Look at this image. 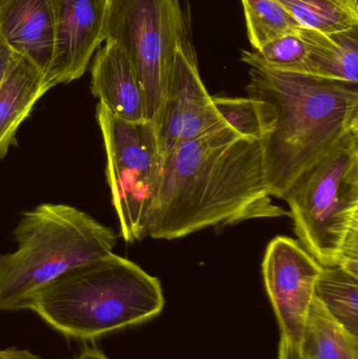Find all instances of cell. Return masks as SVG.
Instances as JSON below:
<instances>
[{
	"label": "cell",
	"instance_id": "6da1fadb",
	"mask_svg": "<svg viewBox=\"0 0 358 359\" xmlns=\"http://www.w3.org/2000/svg\"><path fill=\"white\" fill-rule=\"evenodd\" d=\"M271 196L260 141L225 126L164 158L147 236L174 240L208 227L290 217Z\"/></svg>",
	"mask_w": 358,
	"mask_h": 359
},
{
	"label": "cell",
	"instance_id": "7a4b0ae2",
	"mask_svg": "<svg viewBox=\"0 0 358 359\" xmlns=\"http://www.w3.org/2000/svg\"><path fill=\"white\" fill-rule=\"evenodd\" d=\"M246 86L261 124V147L271 196L319 163L358 130L357 84L307 74L250 67Z\"/></svg>",
	"mask_w": 358,
	"mask_h": 359
},
{
	"label": "cell",
	"instance_id": "3957f363",
	"mask_svg": "<svg viewBox=\"0 0 358 359\" xmlns=\"http://www.w3.org/2000/svg\"><path fill=\"white\" fill-rule=\"evenodd\" d=\"M164 304L159 278L111 252L40 289L27 310L67 339L95 341L153 320Z\"/></svg>",
	"mask_w": 358,
	"mask_h": 359
},
{
	"label": "cell",
	"instance_id": "277c9868",
	"mask_svg": "<svg viewBox=\"0 0 358 359\" xmlns=\"http://www.w3.org/2000/svg\"><path fill=\"white\" fill-rule=\"evenodd\" d=\"M16 250L0 253V311L27 310L40 289L92 259L113 252L117 236L88 213L41 204L21 215Z\"/></svg>",
	"mask_w": 358,
	"mask_h": 359
},
{
	"label": "cell",
	"instance_id": "5b68a950",
	"mask_svg": "<svg viewBox=\"0 0 358 359\" xmlns=\"http://www.w3.org/2000/svg\"><path fill=\"white\" fill-rule=\"evenodd\" d=\"M282 198L301 245L323 267L358 273V130L301 175Z\"/></svg>",
	"mask_w": 358,
	"mask_h": 359
},
{
	"label": "cell",
	"instance_id": "8992f818",
	"mask_svg": "<svg viewBox=\"0 0 358 359\" xmlns=\"http://www.w3.org/2000/svg\"><path fill=\"white\" fill-rule=\"evenodd\" d=\"M186 38L179 0H109L103 39L130 58L142 88L145 120L157 132L177 50Z\"/></svg>",
	"mask_w": 358,
	"mask_h": 359
},
{
	"label": "cell",
	"instance_id": "52a82bcc",
	"mask_svg": "<svg viewBox=\"0 0 358 359\" xmlns=\"http://www.w3.org/2000/svg\"><path fill=\"white\" fill-rule=\"evenodd\" d=\"M97 122L106 154L107 184L120 231L126 243L147 236L149 215L161 179L163 158L157 130L149 121H124L111 115L101 103Z\"/></svg>",
	"mask_w": 358,
	"mask_h": 359
},
{
	"label": "cell",
	"instance_id": "ba28073f",
	"mask_svg": "<svg viewBox=\"0 0 358 359\" xmlns=\"http://www.w3.org/2000/svg\"><path fill=\"white\" fill-rule=\"evenodd\" d=\"M322 270L323 266L288 236L273 238L265 252L263 278L281 335L298 347Z\"/></svg>",
	"mask_w": 358,
	"mask_h": 359
},
{
	"label": "cell",
	"instance_id": "9c48e42d",
	"mask_svg": "<svg viewBox=\"0 0 358 359\" xmlns=\"http://www.w3.org/2000/svg\"><path fill=\"white\" fill-rule=\"evenodd\" d=\"M228 126L214 107L188 38L178 46L157 136L165 158L178 145Z\"/></svg>",
	"mask_w": 358,
	"mask_h": 359
},
{
	"label": "cell",
	"instance_id": "30bf717a",
	"mask_svg": "<svg viewBox=\"0 0 358 359\" xmlns=\"http://www.w3.org/2000/svg\"><path fill=\"white\" fill-rule=\"evenodd\" d=\"M109 0H53L55 40L46 88L79 79L103 39Z\"/></svg>",
	"mask_w": 358,
	"mask_h": 359
},
{
	"label": "cell",
	"instance_id": "8fae6325",
	"mask_svg": "<svg viewBox=\"0 0 358 359\" xmlns=\"http://www.w3.org/2000/svg\"><path fill=\"white\" fill-rule=\"evenodd\" d=\"M0 34L46 76L54 52L53 0H0Z\"/></svg>",
	"mask_w": 358,
	"mask_h": 359
},
{
	"label": "cell",
	"instance_id": "7c38bea8",
	"mask_svg": "<svg viewBox=\"0 0 358 359\" xmlns=\"http://www.w3.org/2000/svg\"><path fill=\"white\" fill-rule=\"evenodd\" d=\"M90 90L115 117L134 123L146 121L140 82L128 55L115 42L106 40L97 53Z\"/></svg>",
	"mask_w": 358,
	"mask_h": 359
},
{
	"label": "cell",
	"instance_id": "4fadbf2b",
	"mask_svg": "<svg viewBox=\"0 0 358 359\" xmlns=\"http://www.w3.org/2000/svg\"><path fill=\"white\" fill-rule=\"evenodd\" d=\"M46 92L43 74L19 57L0 86V159L16 144L17 130Z\"/></svg>",
	"mask_w": 358,
	"mask_h": 359
},
{
	"label": "cell",
	"instance_id": "5bb4252c",
	"mask_svg": "<svg viewBox=\"0 0 358 359\" xmlns=\"http://www.w3.org/2000/svg\"><path fill=\"white\" fill-rule=\"evenodd\" d=\"M298 33L307 50V75L358 83V27L331 34L301 27Z\"/></svg>",
	"mask_w": 358,
	"mask_h": 359
},
{
	"label": "cell",
	"instance_id": "9a60e30c",
	"mask_svg": "<svg viewBox=\"0 0 358 359\" xmlns=\"http://www.w3.org/2000/svg\"><path fill=\"white\" fill-rule=\"evenodd\" d=\"M300 349L310 359H358V337L338 324L315 297Z\"/></svg>",
	"mask_w": 358,
	"mask_h": 359
},
{
	"label": "cell",
	"instance_id": "2e32d148",
	"mask_svg": "<svg viewBox=\"0 0 358 359\" xmlns=\"http://www.w3.org/2000/svg\"><path fill=\"white\" fill-rule=\"evenodd\" d=\"M315 297L338 324L358 337V276L342 266L323 267Z\"/></svg>",
	"mask_w": 358,
	"mask_h": 359
},
{
	"label": "cell",
	"instance_id": "e0dca14e",
	"mask_svg": "<svg viewBox=\"0 0 358 359\" xmlns=\"http://www.w3.org/2000/svg\"><path fill=\"white\" fill-rule=\"evenodd\" d=\"M305 29L322 33L358 27V0H277Z\"/></svg>",
	"mask_w": 358,
	"mask_h": 359
},
{
	"label": "cell",
	"instance_id": "ac0fdd59",
	"mask_svg": "<svg viewBox=\"0 0 358 359\" xmlns=\"http://www.w3.org/2000/svg\"><path fill=\"white\" fill-rule=\"evenodd\" d=\"M242 4L254 50L302 27L277 0H242Z\"/></svg>",
	"mask_w": 358,
	"mask_h": 359
},
{
	"label": "cell",
	"instance_id": "d6986e66",
	"mask_svg": "<svg viewBox=\"0 0 358 359\" xmlns=\"http://www.w3.org/2000/svg\"><path fill=\"white\" fill-rule=\"evenodd\" d=\"M298 31L277 38L260 50H243L242 60L249 67L306 74L307 50Z\"/></svg>",
	"mask_w": 358,
	"mask_h": 359
},
{
	"label": "cell",
	"instance_id": "ffe728a7",
	"mask_svg": "<svg viewBox=\"0 0 358 359\" xmlns=\"http://www.w3.org/2000/svg\"><path fill=\"white\" fill-rule=\"evenodd\" d=\"M214 107L223 119L242 136L261 140V124L254 100L233 97H212Z\"/></svg>",
	"mask_w": 358,
	"mask_h": 359
},
{
	"label": "cell",
	"instance_id": "44dd1931",
	"mask_svg": "<svg viewBox=\"0 0 358 359\" xmlns=\"http://www.w3.org/2000/svg\"><path fill=\"white\" fill-rule=\"evenodd\" d=\"M19 57L20 56L6 44L0 34V86L4 83L11 69L16 65Z\"/></svg>",
	"mask_w": 358,
	"mask_h": 359
},
{
	"label": "cell",
	"instance_id": "7402d4cb",
	"mask_svg": "<svg viewBox=\"0 0 358 359\" xmlns=\"http://www.w3.org/2000/svg\"><path fill=\"white\" fill-rule=\"evenodd\" d=\"M277 359H310L307 358L303 352L301 351L298 346L294 345L291 341H288L286 337H282L280 339L279 353Z\"/></svg>",
	"mask_w": 358,
	"mask_h": 359
},
{
	"label": "cell",
	"instance_id": "603a6c76",
	"mask_svg": "<svg viewBox=\"0 0 358 359\" xmlns=\"http://www.w3.org/2000/svg\"><path fill=\"white\" fill-rule=\"evenodd\" d=\"M0 359H42L37 354L32 353L29 350L8 348L0 349Z\"/></svg>",
	"mask_w": 358,
	"mask_h": 359
},
{
	"label": "cell",
	"instance_id": "cb8c5ba5",
	"mask_svg": "<svg viewBox=\"0 0 358 359\" xmlns=\"http://www.w3.org/2000/svg\"><path fill=\"white\" fill-rule=\"evenodd\" d=\"M74 359H111L107 358L104 353L98 348L88 347L84 348L77 356Z\"/></svg>",
	"mask_w": 358,
	"mask_h": 359
}]
</instances>
